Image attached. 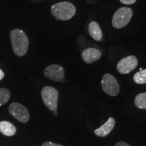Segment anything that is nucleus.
Listing matches in <instances>:
<instances>
[{
	"instance_id": "f257e3e1",
	"label": "nucleus",
	"mask_w": 146,
	"mask_h": 146,
	"mask_svg": "<svg viewBox=\"0 0 146 146\" xmlns=\"http://www.w3.org/2000/svg\"><path fill=\"white\" fill-rule=\"evenodd\" d=\"M10 39L14 54L23 56L29 49V41L27 35L21 29H14L10 33Z\"/></svg>"
},
{
	"instance_id": "f03ea898",
	"label": "nucleus",
	"mask_w": 146,
	"mask_h": 146,
	"mask_svg": "<svg viewBox=\"0 0 146 146\" xmlns=\"http://www.w3.org/2000/svg\"><path fill=\"white\" fill-rule=\"evenodd\" d=\"M51 12L56 19L68 21L72 18L76 13V8L68 1H62L52 5Z\"/></svg>"
},
{
	"instance_id": "7ed1b4c3",
	"label": "nucleus",
	"mask_w": 146,
	"mask_h": 146,
	"mask_svg": "<svg viewBox=\"0 0 146 146\" xmlns=\"http://www.w3.org/2000/svg\"><path fill=\"white\" fill-rule=\"evenodd\" d=\"M133 16V10L129 8L123 7L115 12L112 18V25L116 29H121L127 26Z\"/></svg>"
},
{
	"instance_id": "20e7f679",
	"label": "nucleus",
	"mask_w": 146,
	"mask_h": 146,
	"mask_svg": "<svg viewBox=\"0 0 146 146\" xmlns=\"http://www.w3.org/2000/svg\"><path fill=\"white\" fill-rule=\"evenodd\" d=\"M41 97L43 103L50 110H57L58 91L54 87L45 86L41 91Z\"/></svg>"
},
{
	"instance_id": "39448f33",
	"label": "nucleus",
	"mask_w": 146,
	"mask_h": 146,
	"mask_svg": "<svg viewBox=\"0 0 146 146\" xmlns=\"http://www.w3.org/2000/svg\"><path fill=\"white\" fill-rule=\"evenodd\" d=\"M102 87L106 94L116 96L119 94L120 86L116 79L110 74H105L102 80Z\"/></svg>"
},
{
	"instance_id": "423d86ee",
	"label": "nucleus",
	"mask_w": 146,
	"mask_h": 146,
	"mask_svg": "<svg viewBox=\"0 0 146 146\" xmlns=\"http://www.w3.org/2000/svg\"><path fill=\"white\" fill-rule=\"evenodd\" d=\"M10 114L21 123H26L29 120V113L27 108L17 102L11 104L9 107Z\"/></svg>"
},
{
	"instance_id": "0eeeda50",
	"label": "nucleus",
	"mask_w": 146,
	"mask_h": 146,
	"mask_svg": "<svg viewBox=\"0 0 146 146\" xmlns=\"http://www.w3.org/2000/svg\"><path fill=\"white\" fill-rule=\"evenodd\" d=\"M137 64V58L135 56H129L120 60L117 64V70L120 74H126L134 70Z\"/></svg>"
},
{
	"instance_id": "6e6552de",
	"label": "nucleus",
	"mask_w": 146,
	"mask_h": 146,
	"mask_svg": "<svg viewBox=\"0 0 146 146\" xmlns=\"http://www.w3.org/2000/svg\"><path fill=\"white\" fill-rule=\"evenodd\" d=\"M64 69L59 64L50 65L44 70L45 77L54 81H62L64 77Z\"/></svg>"
},
{
	"instance_id": "1a4fd4ad",
	"label": "nucleus",
	"mask_w": 146,
	"mask_h": 146,
	"mask_svg": "<svg viewBox=\"0 0 146 146\" xmlns=\"http://www.w3.org/2000/svg\"><path fill=\"white\" fill-rule=\"evenodd\" d=\"M102 53L96 48H87L82 53V58L87 64L94 63L101 58Z\"/></svg>"
},
{
	"instance_id": "9d476101",
	"label": "nucleus",
	"mask_w": 146,
	"mask_h": 146,
	"mask_svg": "<svg viewBox=\"0 0 146 146\" xmlns=\"http://www.w3.org/2000/svg\"><path fill=\"white\" fill-rule=\"evenodd\" d=\"M115 124H116V122H115V120L114 118L112 117L109 118L106 123L104 124L102 127H100L98 129H97L96 130H95V134L97 136L101 137H106L113 130Z\"/></svg>"
},
{
	"instance_id": "9b49d317",
	"label": "nucleus",
	"mask_w": 146,
	"mask_h": 146,
	"mask_svg": "<svg viewBox=\"0 0 146 146\" xmlns=\"http://www.w3.org/2000/svg\"><path fill=\"white\" fill-rule=\"evenodd\" d=\"M89 32L91 37L97 41H100L103 37V34L99 24L92 21L89 25Z\"/></svg>"
},
{
	"instance_id": "f8f14e48",
	"label": "nucleus",
	"mask_w": 146,
	"mask_h": 146,
	"mask_svg": "<svg viewBox=\"0 0 146 146\" xmlns=\"http://www.w3.org/2000/svg\"><path fill=\"white\" fill-rule=\"evenodd\" d=\"M0 132L5 136H13L16 133V128L10 122L1 121L0 122Z\"/></svg>"
},
{
	"instance_id": "ddd939ff",
	"label": "nucleus",
	"mask_w": 146,
	"mask_h": 146,
	"mask_svg": "<svg viewBox=\"0 0 146 146\" xmlns=\"http://www.w3.org/2000/svg\"><path fill=\"white\" fill-rule=\"evenodd\" d=\"M135 105L139 109H146V92L139 94L136 96Z\"/></svg>"
},
{
	"instance_id": "4468645a",
	"label": "nucleus",
	"mask_w": 146,
	"mask_h": 146,
	"mask_svg": "<svg viewBox=\"0 0 146 146\" xmlns=\"http://www.w3.org/2000/svg\"><path fill=\"white\" fill-rule=\"evenodd\" d=\"M133 80L137 84L146 83V69L141 70L137 72L133 76Z\"/></svg>"
},
{
	"instance_id": "2eb2a0df",
	"label": "nucleus",
	"mask_w": 146,
	"mask_h": 146,
	"mask_svg": "<svg viewBox=\"0 0 146 146\" xmlns=\"http://www.w3.org/2000/svg\"><path fill=\"white\" fill-rule=\"evenodd\" d=\"M10 98V91L5 88H0V106L6 104Z\"/></svg>"
},
{
	"instance_id": "dca6fc26",
	"label": "nucleus",
	"mask_w": 146,
	"mask_h": 146,
	"mask_svg": "<svg viewBox=\"0 0 146 146\" xmlns=\"http://www.w3.org/2000/svg\"><path fill=\"white\" fill-rule=\"evenodd\" d=\"M42 146H64L61 144H57V143H53V142L51 141H47V142H45L42 144Z\"/></svg>"
},
{
	"instance_id": "f3484780",
	"label": "nucleus",
	"mask_w": 146,
	"mask_h": 146,
	"mask_svg": "<svg viewBox=\"0 0 146 146\" xmlns=\"http://www.w3.org/2000/svg\"><path fill=\"white\" fill-rule=\"evenodd\" d=\"M120 2L123 4H126V5H131V4H133V3H135L136 0H120Z\"/></svg>"
},
{
	"instance_id": "a211bd4d",
	"label": "nucleus",
	"mask_w": 146,
	"mask_h": 146,
	"mask_svg": "<svg viewBox=\"0 0 146 146\" xmlns=\"http://www.w3.org/2000/svg\"><path fill=\"white\" fill-rule=\"evenodd\" d=\"M116 146H131V145H129V144L125 143V142L120 141V142H118V143L116 144Z\"/></svg>"
},
{
	"instance_id": "6ab92c4d",
	"label": "nucleus",
	"mask_w": 146,
	"mask_h": 146,
	"mask_svg": "<svg viewBox=\"0 0 146 146\" xmlns=\"http://www.w3.org/2000/svg\"><path fill=\"white\" fill-rule=\"evenodd\" d=\"M3 77H4V72H3L2 70H1V69H0V81H1V80H2Z\"/></svg>"
},
{
	"instance_id": "aec40b11",
	"label": "nucleus",
	"mask_w": 146,
	"mask_h": 146,
	"mask_svg": "<svg viewBox=\"0 0 146 146\" xmlns=\"http://www.w3.org/2000/svg\"><path fill=\"white\" fill-rule=\"evenodd\" d=\"M54 114L55 115V116H57V115H58L57 110H54Z\"/></svg>"
}]
</instances>
